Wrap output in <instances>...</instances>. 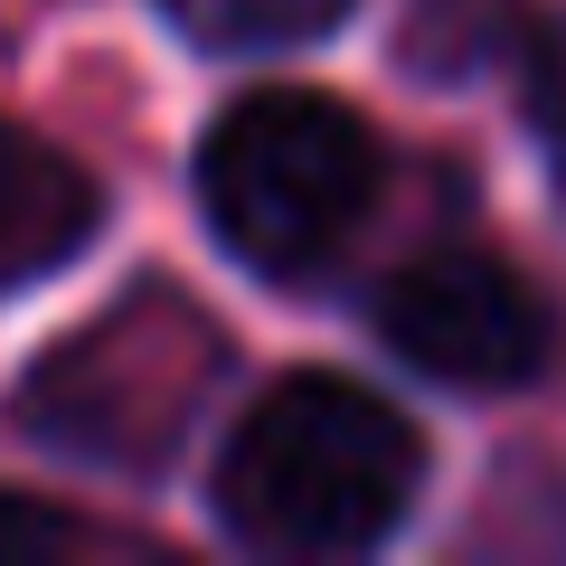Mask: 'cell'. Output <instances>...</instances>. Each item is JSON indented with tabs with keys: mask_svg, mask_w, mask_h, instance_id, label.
<instances>
[{
	"mask_svg": "<svg viewBox=\"0 0 566 566\" xmlns=\"http://www.w3.org/2000/svg\"><path fill=\"white\" fill-rule=\"evenodd\" d=\"M218 368H227L218 322H199L170 293H142V303L85 322L20 387V416H29L39 444L76 453L95 472H151L189 434V416L208 406Z\"/></svg>",
	"mask_w": 566,
	"mask_h": 566,
	"instance_id": "cell-3",
	"label": "cell"
},
{
	"mask_svg": "<svg viewBox=\"0 0 566 566\" xmlns=\"http://www.w3.org/2000/svg\"><path fill=\"white\" fill-rule=\"evenodd\" d=\"M378 340L416 378L501 397L557 368V303L491 245H424L378 283Z\"/></svg>",
	"mask_w": 566,
	"mask_h": 566,
	"instance_id": "cell-4",
	"label": "cell"
},
{
	"mask_svg": "<svg viewBox=\"0 0 566 566\" xmlns=\"http://www.w3.org/2000/svg\"><path fill=\"white\" fill-rule=\"evenodd\" d=\"M95 227H104L95 170L76 151H57L48 133H29L20 114H0V293L85 255Z\"/></svg>",
	"mask_w": 566,
	"mask_h": 566,
	"instance_id": "cell-6",
	"label": "cell"
},
{
	"mask_svg": "<svg viewBox=\"0 0 566 566\" xmlns=\"http://www.w3.org/2000/svg\"><path fill=\"white\" fill-rule=\"evenodd\" d=\"M406 66L416 76H510L528 123L566 142V0H416Z\"/></svg>",
	"mask_w": 566,
	"mask_h": 566,
	"instance_id": "cell-5",
	"label": "cell"
},
{
	"mask_svg": "<svg viewBox=\"0 0 566 566\" xmlns=\"http://www.w3.org/2000/svg\"><path fill=\"white\" fill-rule=\"evenodd\" d=\"M66 557H123V538L95 528L85 510H66V501L0 491V566H66Z\"/></svg>",
	"mask_w": 566,
	"mask_h": 566,
	"instance_id": "cell-8",
	"label": "cell"
},
{
	"mask_svg": "<svg viewBox=\"0 0 566 566\" xmlns=\"http://www.w3.org/2000/svg\"><path fill=\"white\" fill-rule=\"evenodd\" d=\"M424 444L378 387L293 368L218 444V520L255 557H359L416 510Z\"/></svg>",
	"mask_w": 566,
	"mask_h": 566,
	"instance_id": "cell-1",
	"label": "cell"
},
{
	"mask_svg": "<svg viewBox=\"0 0 566 566\" xmlns=\"http://www.w3.org/2000/svg\"><path fill=\"white\" fill-rule=\"evenodd\" d=\"M387 142L322 85H255L199 142V218L245 274H312L378 208Z\"/></svg>",
	"mask_w": 566,
	"mask_h": 566,
	"instance_id": "cell-2",
	"label": "cell"
},
{
	"mask_svg": "<svg viewBox=\"0 0 566 566\" xmlns=\"http://www.w3.org/2000/svg\"><path fill=\"white\" fill-rule=\"evenodd\" d=\"M170 20L218 57H274V48H312L359 10V0H161Z\"/></svg>",
	"mask_w": 566,
	"mask_h": 566,
	"instance_id": "cell-7",
	"label": "cell"
}]
</instances>
